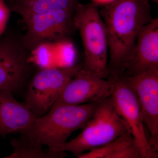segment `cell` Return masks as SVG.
I'll return each mask as SVG.
<instances>
[{"mask_svg":"<svg viewBox=\"0 0 158 158\" xmlns=\"http://www.w3.org/2000/svg\"><path fill=\"white\" fill-rule=\"evenodd\" d=\"M99 12L107 34L108 79L115 80L124 75L138 34L153 19L147 0H114Z\"/></svg>","mask_w":158,"mask_h":158,"instance_id":"1","label":"cell"},{"mask_svg":"<svg viewBox=\"0 0 158 158\" xmlns=\"http://www.w3.org/2000/svg\"><path fill=\"white\" fill-rule=\"evenodd\" d=\"M98 103L79 105H59L40 117H36L25 132L29 138L48 149L59 153L62 151L69 136L75 131L84 128L95 112Z\"/></svg>","mask_w":158,"mask_h":158,"instance_id":"2","label":"cell"},{"mask_svg":"<svg viewBox=\"0 0 158 158\" xmlns=\"http://www.w3.org/2000/svg\"><path fill=\"white\" fill-rule=\"evenodd\" d=\"M73 24L80 33L84 46L82 69L108 79L107 34L96 4L79 3L74 12Z\"/></svg>","mask_w":158,"mask_h":158,"instance_id":"3","label":"cell"},{"mask_svg":"<svg viewBox=\"0 0 158 158\" xmlns=\"http://www.w3.org/2000/svg\"><path fill=\"white\" fill-rule=\"evenodd\" d=\"M130 130L116 111L112 97L98 103L95 112L81 132L64 144L62 151L77 156L103 146Z\"/></svg>","mask_w":158,"mask_h":158,"instance_id":"4","label":"cell"},{"mask_svg":"<svg viewBox=\"0 0 158 158\" xmlns=\"http://www.w3.org/2000/svg\"><path fill=\"white\" fill-rule=\"evenodd\" d=\"M83 64L40 69L30 80L25 103L38 117L48 113L62 89L82 68Z\"/></svg>","mask_w":158,"mask_h":158,"instance_id":"5","label":"cell"},{"mask_svg":"<svg viewBox=\"0 0 158 158\" xmlns=\"http://www.w3.org/2000/svg\"><path fill=\"white\" fill-rule=\"evenodd\" d=\"M75 10H52L22 17L26 33L22 36L24 45L29 52L44 44H52L66 40L75 30Z\"/></svg>","mask_w":158,"mask_h":158,"instance_id":"6","label":"cell"},{"mask_svg":"<svg viewBox=\"0 0 158 158\" xmlns=\"http://www.w3.org/2000/svg\"><path fill=\"white\" fill-rule=\"evenodd\" d=\"M31 52L22 36L7 34L0 37V89L12 92L20 88L31 74Z\"/></svg>","mask_w":158,"mask_h":158,"instance_id":"7","label":"cell"},{"mask_svg":"<svg viewBox=\"0 0 158 158\" xmlns=\"http://www.w3.org/2000/svg\"><path fill=\"white\" fill-rule=\"evenodd\" d=\"M112 100L116 111L127 123L142 158L158 157V153L151 149L144 128L141 108L136 94L123 76L113 80Z\"/></svg>","mask_w":158,"mask_h":158,"instance_id":"8","label":"cell"},{"mask_svg":"<svg viewBox=\"0 0 158 158\" xmlns=\"http://www.w3.org/2000/svg\"><path fill=\"white\" fill-rule=\"evenodd\" d=\"M114 87L113 80L102 78L81 68L65 85L52 107L98 103L111 96Z\"/></svg>","mask_w":158,"mask_h":158,"instance_id":"9","label":"cell"},{"mask_svg":"<svg viewBox=\"0 0 158 158\" xmlns=\"http://www.w3.org/2000/svg\"><path fill=\"white\" fill-rule=\"evenodd\" d=\"M136 94L144 125L150 134L149 146L158 150V68L135 76L123 75Z\"/></svg>","mask_w":158,"mask_h":158,"instance_id":"10","label":"cell"},{"mask_svg":"<svg viewBox=\"0 0 158 158\" xmlns=\"http://www.w3.org/2000/svg\"><path fill=\"white\" fill-rule=\"evenodd\" d=\"M153 68H158V18L141 29L124 75L135 76Z\"/></svg>","mask_w":158,"mask_h":158,"instance_id":"11","label":"cell"},{"mask_svg":"<svg viewBox=\"0 0 158 158\" xmlns=\"http://www.w3.org/2000/svg\"><path fill=\"white\" fill-rule=\"evenodd\" d=\"M36 117L8 89H0V135L26 132Z\"/></svg>","mask_w":158,"mask_h":158,"instance_id":"12","label":"cell"},{"mask_svg":"<svg viewBox=\"0 0 158 158\" xmlns=\"http://www.w3.org/2000/svg\"><path fill=\"white\" fill-rule=\"evenodd\" d=\"M79 0H14L9 6L11 11L21 17L52 10H75Z\"/></svg>","mask_w":158,"mask_h":158,"instance_id":"13","label":"cell"},{"mask_svg":"<svg viewBox=\"0 0 158 158\" xmlns=\"http://www.w3.org/2000/svg\"><path fill=\"white\" fill-rule=\"evenodd\" d=\"M13 152L7 158H57L64 157L65 154L59 153L43 148V145L23 134L11 142Z\"/></svg>","mask_w":158,"mask_h":158,"instance_id":"14","label":"cell"},{"mask_svg":"<svg viewBox=\"0 0 158 158\" xmlns=\"http://www.w3.org/2000/svg\"><path fill=\"white\" fill-rule=\"evenodd\" d=\"M130 130L118 136L113 141L101 147L83 153L78 158H118L122 151L135 142Z\"/></svg>","mask_w":158,"mask_h":158,"instance_id":"15","label":"cell"},{"mask_svg":"<svg viewBox=\"0 0 158 158\" xmlns=\"http://www.w3.org/2000/svg\"><path fill=\"white\" fill-rule=\"evenodd\" d=\"M49 46V44H44L31 52L34 60L41 68L48 67V65L51 60L52 52Z\"/></svg>","mask_w":158,"mask_h":158,"instance_id":"16","label":"cell"},{"mask_svg":"<svg viewBox=\"0 0 158 158\" xmlns=\"http://www.w3.org/2000/svg\"><path fill=\"white\" fill-rule=\"evenodd\" d=\"M10 11L11 10L6 3L3 0H0V37L5 32Z\"/></svg>","mask_w":158,"mask_h":158,"instance_id":"17","label":"cell"},{"mask_svg":"<svg viewBox=\"0 0 158 158\" xmlns=\"http://www.w3.org/2000/svg\"><path fill=\"white\" fill-rule=\"evenodd\" d=\"M3 1L6 3V4H7L9 7V6L12 4L14 0H3Z\"/></svg>","mask_w":158,"mask_h":158,"instance_id":"18","label":"cell"},{"mask_svg":"<svg viewBox=\"0 0 158 158\" xmlns=\"http://www.w3.org/2000/svg\"><path fill=\"white\" fill-rule=\"evenodd\" d=\"M147 1H148V2L152 1V2H155L157 3V4H158V0H147Z\"/></svg>","mask_w":158,"mask_h":158,"instance_id":"19","label":"cell"}]
</instances>
